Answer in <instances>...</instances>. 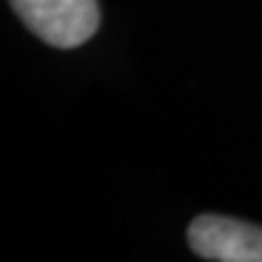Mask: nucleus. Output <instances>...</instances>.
Masks as SVG:
<instances>
[{
    "label": "nucleus",
    "mask_w": 262,
    "mask_h": 262,
    "mask_svg": "<svg viewBox=\"0 0 262 262\" xmlns=\"http://www.w3.org/2000/svg\"><path fill=\"white\" fill-rule=\"evenodd\" d=\"M29 32L56 49L85 44L100 27L97 0H10Z\"/></svg>",
    "instance_id": "f257e3e1"
},
{
    "label": "nucleus",
    "mask_w": 262,
    "mask_h": 262,
    "mask_svg": "<svg viewBox=\"0 0 262 262\" xmlns=\"http://www.w3.org/2000/svg\"><path fill=\"white\" fill-rule=\"evenodd\" d=\"M187 241L204 260L262 262V228L228 216H196L189 224Z\"/></svg>",
    "instance_id": "f03ea898"
}]
</instances>
